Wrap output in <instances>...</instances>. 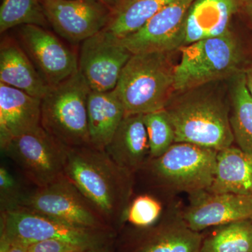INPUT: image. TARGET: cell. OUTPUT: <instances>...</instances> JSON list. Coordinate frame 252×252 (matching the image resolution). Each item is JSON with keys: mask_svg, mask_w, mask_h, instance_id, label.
Listing matches in <instances>:
<instances>
[{"mask_svg": "<svg viewBox=\"0 0 252 252\" xmlns=\"http://www.w3.org/2000/svg\"><path fill=\"white\" fill-rule=\"evenodd\" d=\"M64 176L108 226L124 222L132 193V175L105 151L91 145L67 147Z\"/></svg>", "mask_w": 252, "mask_h": 252, "instance_id": "cell-1", "label": "cell"}, {"mask_svg": "<svg viewBox=\"0 0 252 252\" xmlns=\"http://www.w3.org/2000/svg\"><path fill=\"white\" fill-rule=\"evenodd\" d=\"M172 52L132 54L116 89L127 114H146L165 109L175 91Z\"/></svg>", "mask_w": 252, "mask_h": 252, "instance_id": "cell-2", "label": "cell"}, {"mask_svg": "<svg viewBox=\"0 0 252 252\" xmlns=\"http://www.w3.org/2000/svg\"><path fill=\"white\" fill-rule=\"evenodd\" d=\"M175 131V142L195 144L219 151L233 145L234 135L229 112L216 95L190 94L165 109Z\"/></svg>", "mask_w": 252, "mask_h": 252, "instance_id": "cell-3", "label": "cell"}, {"mask_svg": "<svg viewBox=\"0 0 252 252\" xmlns=\"http://www.w3.org/2000/svg\"><path fill=\"white\" fill-rule=\"evenodd\" d=\"M175 67V92H187L241 72L243 51L231 31L181 47Z\"/></svg>", "mask_w": 252, "mask_h": 252, "instance_id": "cell-4", "label": "cell"}, {"mask_svg": "<svg viewBox=\"0 0 252 252\" xmlns=\"http://www.w3.org/2000/svg\"><path fill=\"white\" fill-rule=\"evenodd\" d=\"M91 89L79 71L50 86L41 99V126L67 147L91 145L88 99Z\"/></svg>", "mask_w": 252, "mask_h": 252, "instance_id": "cell-5", "label": "cell"}, {"mask_svg": "<svg viewBox=\"0 0 252 252\" xmlns=\"http://www.w3.org/2000/svg\"><path fill=\"white\" fill-rule=\"evenodd\" d=\"M217 152L195 144L177 142L160 157L149 160L144 168L160 188L196 193L211 187L216 172Z\"/></svg>", "mask_w": 252, "mask_h": 252, "instance_id": "cell-6", "label": "cell"}, {"mask_svg": "<svg viewBox=\"0 0 252 252\" xmlns=\"http://www.w3.org/2000/svg\"><path fill=\"white\" fill-rule=\"evenodd\" d=\"M1 233L27 245L58 240L84 251L106 247L109 237L108 230L76 226L21 207L1 212Z\"/></svg>", "mask_w": 252, "mask_h": 252, "instance_id": "cell-7", "label": "cell"}, {"mask_svg": "<svg viewBox=\"0 0 252 252\" xmlns=\"http://www.w3.org/2000/svg\"><path fill=\"white\" fill-rule=\"evenodd\" d=\"M67 148L40 126L1 149L32 183L43 187L64 177Z\"/></svg>", "mask_w": 252, "mask_h": 252, "instance_id": "cell-8", "label": "cell"}, {"mask_svg": "<svg viewBox=\"0 0 252 252\" xmlns=\"http://www.w3.org/2000/svg\"><path fill=\"white\" fill-rule=\"evenodd\" d=\"M83 228L109 230V226L65 176L31 192H25L17 207Z\"/></svg>", "mask_w": 252, "mask_h": 252, "instance_id": "cell-9", "label": "cell"}, {"mask_svg": "<svg viewBox=\"0 0 252 252\" xmlns=\"http://www.w3.org/2000/svg\"><path fill=\"white\" fill-rule=\"evenodd\" d=\"M132 56L119 39L102 31L81 44L79 72L91 91H113Z\"/></svg>", "mask_w": 252, "mask_h": 252, "instance_id": "cell-10", "label": "cell"}, {"mask_svg": "<svg viewBox=\"0 0 252 252\" xmlns=\"http://www.w3.org/2000/svg\"><path fill=\"white\" fill-rule=\"evenodd\" d=\"M49 24L69 42H83L107 26L111 10L99 0H39Z\"/></svg>", "mask_w": 252, "mask_h": 252, "instance_id": "cell-11", "label": "cell"}, {"mask_svg": "<svg viewBox=\"0 0 252 252\" xmlns=\"http://www.w3.org/2000/svg\"><path fill=\"white\" fill-rule=\"evenodd\" d=\"M18 36L23 49L50 86L61 84L79 71L77 56L45 28L24 25Z\"/></svg>", "mask_w": 252, "mask_h": 252, "instance_id": "cell-12", "label": "cell"}, {"mask_svg": "<svg viewBox=\"0 0 252 252\" xmlns=\"http://www.w3.org/2000/svg\"><path fill=\"white\" fill-rule=\"evenodd\" d=\"M194 0H174L139 31L119 40L132 54L172 52L184 46L185 22Z\"/></svg>", "mask_w": 252, "mask_h": 252, "instance_id": "cell-13", "label": "cell"}, {"mask_svg": "<svg viewBox=\"0 0 252 252\" xmlns=\"http://www.w3.org/2000/svg\"><path fill=\"white\" fill-rule=\"evenodd\" d=\"M189 196L190 203L181 217L195 231L252 220V194L217 193L203 190Z\"/></svg>", "mask_w": 252, "mask_h": 252, "instance_id": "cell-14", "label": "cell"}, {"mask_svg": "<svg viewBox=\"0 0 252 252\" xmlns=\"http://www.w3.org/2000/svg\"><path fill=\"white\" fill-rule=\"evenodd\" d=\"M41 99L0 83V146L41 126Z\"/></svg>", "mask_w": 252, "mask_h": 252, "instance_id": "cell-15", "label": "cell"}, {"mask_svg": "<svg viewBox=\"0 0 252 252\" xmlns=\"http://www.w3.org/2000/svg\"><path fill=\"white\" fill-rule=\"evenodd\" d=\"M119 167L133 175L150 160V149L144 114H127L105 149Z\"/></svg>", "mask_w": 252, "mask_h": 252, "instance_id": "cell-16", "label": "cell"}, {"mask_svg": "<svg viewBox=\"0 0 252 252\" xmlns=\"http://www.w3.org/2000/svg\"><path fill=\"white\" fill-rule=\"evenodd\" d=\"M239 7L235 0H194L186 16L184 46L230 31Z\"/></svg>", "mask_w": 252, "mask_h": 252, "instance_id": "cell-17", "label": "cell"}, {"mask_svg": "<svg viewBox=\"0 0 252 252\" xmlns=\"http://www.w3.org/2000/svg\"><path fill=\"white\" fill-rule=\"evenodd\" d=\"M0 83L40 99L50 87L22 46L9 37L4 38L0 46Z\"/></svg>", "mask_w": 252, "mask_h": 252, "instance_id": "cell-18", "label": "cell"}, {"mask_svg": "<svg viewBox=\"0 0 252 252\" xmlns=\"http://www.w3.org/2000/svg\"><path fill=\"white\" fill-rule=\"evenodd\" d=\"M125 116L124 104L115 90L91 91L88 99L91 146L104 150Z\"/></svg>", "mask_w": 252, "mask_h": 252, "instance_id": "cell-19", "label": "cell"}, {"mask_svg": "<svg viewBox=\"0 0 252 252\" xmlns=\"http://www.w3.org/2000/svg\"><path fill=\"white\" fill-rule=\"evenodd\" d=\"M207 190L252 195V155L233 145L219 151L215 179Z\"/></svg>", "mask_w": 252, "mask_h": 252, "instance_id": "cell-20", "label": "cell"}, {"mask_svg": "<svg viewBox=\"0 0 252 252\" xmlns=\"http://www.w3.org/2000/svg\"><path fill=\"white\" fill-rule=\"evenodd\" d=\"M150 228L134 252H200L203 237L189 228L181 214Z\"/></svg>", "mask_w": 252, "mask_h": 252, "instance_id": "cell-21", "label": "cell"}, {"mask_svg": "<svg viewBox=\"0 0 252 252\" xmlns=\"http://www.w3.org/2000/svg\"><path fill=\"white\" fill-rule=\"evenodd\" d=\"M174 0H122L111 11L102 31L121 40L143 27Z\"/></svg>", "mask_w": 252, "mask_h": 252, "instance_id": "cell-22", "label": "cell"}, {"mask_svg": "<svg viewBox=\"0 0 252 252\" xmlns=\"http://www.w3.org/2000/svg\"><path fill=\"white\" fill-rule=\"evenodd\" d=\"M233 78L230 126L239 148L252 155V97L247 89L245 70Z\"/></svg>", "mask_w": 252, "mask_h": 252, "instance_id": "cell-23", "label": "cell"}, {"mask_svg": "<svg viewBox=\"0 0 252 252\" xmlns=\"http://www.w3.org/2000/svg\"><path fill=\"white\" fill-rule=\"evenodd\" d=\"M200 252H252V220L218 226L203 240Z\"/></svg>", "mask_w": 252, "mask_h": 252, "instance_id": "cell-24", "label": "cell"}, {"mask_svg": "<svg viewBox=\"0 0 252 252\" xmlns=\"http://www.w3.org/2000/svg\"><path fill=\"white\" fill-rule=\"evenodd\" d=\"M49 24L39 0H4L0 8V32L24 25Z\"/></svg>", "mask_w": 252, "mask_h": 252, "instance_id": "cell-25", "label": "cell"}, {"mask_svg": "<svg viewBox=\"0 0 252 252\" xmlns=\"http://www.w3.org/2000/svg\"><path fill=\"white\" fill-rule=\"evenodd\" d=\"M150 160L160 157L175 143V131L165 109L144 114Z\"/></svg>", "mask_w": 252, "mask_h": 252, "instance_id": "cell-26", "label": "cell"}, {"mask_svg": "<svg viewBox=\"0 0 252 252\" xmlns=\"http://www.w3.org/2000/svg\"><path fill=\"white\" fill-rule=\"evenodd\" d=\"M162 213L161 203L152 195L143 194L131 200L126 209L124 222L147 229L157 223Z\"/></svg>", "mask_w": 252, "mask_h": 252, "instance_id": "cell-27", "label": "cell"}, {"mask_svg": "<svg viewBox=\"0 0 252 252\" xmlns=\"http://www.w3.org/2000/svg\"><path fill=\"white\" fill-rule=\"evenodd\" d=\"M25 191L14 176L6 167H0V205L1 212L17 207L18 201Z\"/></svg>", "mask_w": 252, "mask_h": 252, "instance_id": "cell-28", "label": "cell"}, {"mask_svg": "<svg viewBox=\"0 0 252 252\" xmlns=\"http://www.w3.org/2000/svg\"><path fill=\"white\" fill-rule=\"evenodd\" d=\"M75 245L58 240H46L28 245V252H84Z\"/></svg>", "mask_w": 252, "mask_h": 252, "instance_id": "cell-29", "label": "cell"}, {"mask_svg": "<svg viewBox=\"0 0 252 252\" xmlns=\"http://www.w3.org/2000/svg\"><path fill=\"white\" fill-rule=\"evenodd\" d=\"M0 252H28V245L1 233Z\"/></svg>", "mask_w": 252, "mask_h": 252, "instance_id": "cell-30", "label": "cell"}, {"mask_svg": "<svg viewBox=\"0 0 252 252\" xmlns=\"http://www.w3.org/2000/svg\"><path fill=\"white\" fill-rule=\"evenodd\" d=\"M245 76L247 89L252 97V67L245 70Z\"/></svg>", "mask_w": 252, "mask_h": 252, "instance_id": "cell-31", "label": "cell"}, {"mask_svg": "<svg viewBox=\"0 0 252 252\" xmlns=\"http://www.w3.org/2000/svg\"><path fill=\"white\" fill-rule=\"evenodd\" d=\"M241 7L243 8L244 12L248 16L249 21H250L252 25V0L244 4Z\"/></svg>", "mask_w": 252, "mask_h": 252, "instance_id": "cell-32", "label": "cell"}, {"mask_svg": "<svg viewBox=\"0 0 252 252\" xmlns=\"http://www.w3.org/2000/svg\"><path fill=\"white\" fill-rule=\"evenodd\" d=\"M101 2L103 3L106 6H108L111 10L114 9L117 6L122 0H99Z\"/></svg>", "mask_w": 252, "mask_h": 252, "instance_id": "cell-33", "label": "cell"}, {"mask_svg": "<svg viewBox=\"0 0 252 252\" xmlns=\"http://www.w3.org/2000/svg\"><path fill=\"white\" fill-rule=\"evenodd\" d=\"M84 252H111L106 248V247H102V248H98L95 249H93V250H87Z\"/></svg>", "mask_w": 252, "mask_h": 252, "instance_id": "cell-34", "label": "cell"}, {"mask_svg": "<svg viewBox=\"0 0 252 252\" xmlns=\"http://www.w3.org/2000/svg\"><path fill=\"white\" fill-rule=\"evenodd\" d=\"M235 1L238 3L240 7H241L244 4H246V3L249 2V1H252V0H235Z\"/></svg>", "mask_w": 252, "mask_h": 252, "instance_id": "cell-35", "label": "cell"}]
</instances>
